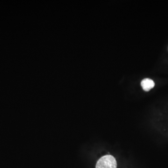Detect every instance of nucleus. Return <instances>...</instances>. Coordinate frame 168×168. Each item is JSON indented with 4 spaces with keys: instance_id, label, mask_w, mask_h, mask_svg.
I'll return each mask as SVG.
<instances>
[{
    "instance_id": "f03ea898",
    "label": "nucleus",
    "mask_w": 168,
    "mask_h": 168,
    "mask_svg": "<svg viewBox=\"0 0 168 168\" xmlns=\"http://www.w3.org/2000/svg\"><path fill=\"white\" fill-rule=\"evenodd\" d=\"M141 86L145 91H148L155 87V83L153 80L146 78L141 81Z\"/></svg>"
},
{
    "instance_id": "f257e3e1",
    "label": "nucleus",
    "mask_w": 168,
    "mask_h": 168,
    "mask_svg": "<svg viewBox=\"0 0 168 168\" xmlns=\"http://www.w3.org/2000/svg\"><path fill=\"white\" fill-rule=\"evenodd\" d=\"M96 168H117L116 160L112 155H104L98 160Z\"/></svg>"
}]
</instances>
